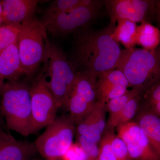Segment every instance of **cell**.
Segmentation results:
<instances>
[{
  "instance_id": "2e32d148",
  "label": "cell",
  "mask_w": 160,
  "mask_h": 160,
  "mask_svg": "<svg viewBox=\"0 0 160 160\" xmlns=\"http://www.w3.org/2000/svg\"><path fill=\"white\" fill-rule=\"evenodd\" d=\"M134 119V121L146 135L152 147L160 158V117L141 106Z\"/></svg>"
},
{
  "instance_id": "7402d4cb",
  "label": "cell",
  "mask_w": 160,
  "mask_h": 160,
  "mask_svg": "<svg viewBox=\"0 0 160 160\" xmlns=\"http://www.w3.org/2000/svg\"><path fill=\"white\" fill-rule=\"evenodd\" d=\"M141 106L160 117V80L142 94Z\"/></svg>"
},
{
  "instance_id": "ba28073f",
  "label": "cell",
  "mask_w": 160,
  "mask_h": 160,
  "mask_svg": "<svg viewBox=\"0 0 160 160\" xmlns=\"http://www.w3.org/2000/svg\"><path fill=\"white\" fill-rule=\"evenodd\" d=\"M103 5V1L84 0L82 5L56 16L43 25L54 36L85 29L96 18Z\"/></svg>"
},
{
  "instance_id": "f1b7e54d",
  "label": "cell",
  "mask_w": 160,
  "mask_h": 160,
  "mask_svg": "<svg viewBox=\"0 0 160 160\" xmlns=\"http://www.w3.org/2000/svg\"><path fill=\"white\" fill-rule=\"evenodd\" d=\"M156 13L160 25V1H157Z\"/></svg>"
},
{
  "instance_id": "4dcf8cb0",
  "label": "cell",
  "mask_w": 160,
  "mask_h": 160,
  "mask_svg": "<svg viewBox=\"0 0 160 160\" xmlns=\"http://www.w3.org/2000/svg\"><path fill=\"white\" fill-rule=\"evenodd\" d=\"M0 101H1V97H0ZM3 119H4V117L1 109V103H0V129L3 128Z\"/></svg>"
},
{
  "instance_id": "44dd1931",
  "label": "cell",
  "mask_w": 160,
  "mask_h": 160,
  "mask_svg": "<svg viewBox=\"0 0 160 160\" xmlns=\"http://www.w3.org/2000/svg\"><path fill=\"white\" fill-rule=\"evenodd\" d=\"M84 2V0H57L53 1L46 9L42 20L40 22L42 24L46 22L56 16L82 5Z\"/></svg>"
},
{
  "instance_id": "d6a6232c",
  "label": "cell",
  "mask_w": 160,
  "mask_h": 160,
  "mask_svg": "<svg viewBox=\"0 0 160 160\" xmlns=\"http://www.w3.org/2000/svg\"><path fill=\"white\" fill-rule=\"evenodd\" d=\"M29 160H42V159L40 158L36 157H34L30 159Z\"/></svg>"
},
{
  "instance_id": "1f68e13d",
  "label": "cell",
  "mask_w": 160,
  "mask_h": 160,
  "mask_svg": "<svg viewBox=\"0 0 160 160\" xmlns=\"http://www.w3.org/2000/svg\"><path fill=\"white\" fill-rule=\"evenodd\" d=\"M4 80L0 76V91H1V89H2L3 85H4Z\"/></svg>"
},
{
  "instance_id": "ffe728a7",
  "label": "cell",
  "mask_w": 160,
  "mask_h": 160,
  "mask_svg": "<svg viewBox=\"0 0 160 160\" xmlns=\"http://www.w3.org/2000/svg\"><path fill=\"white\" fill-rule=\"evenodd\" d=\"M142 94H138L129 100L124 108L113 117L109 118L106 123V129L114 130L118 125L132 121L140 109Z\"/></svg>"
},
{
  "instance_id": "e0dca14e",
  "label": "cell",
  "mask_w": 160,
  "mask_h": 160,
  "mask_svg": "<svg viewBox=\"0 0 160 160\" xmlns=\"http://www.w3.org/2000/svg\"><path fill=\"white\" fill-rule=\"evenodd\" d=\"M24 74L17 42L0 52V76L12 82L18 81Z\"/></svg>"
},
{
  "instance_id": "9a60e30c",
  "label": "cell",
  "mask_w": 160,
  "mask_h": 160,
  "mask_svg": "<svg viewBox=\"0 0 160 160\" xmlns=\"http://www.w3.org/2000/svg\"><path fill=\"white\" fill-rule=\"evenodd\" d=\"M4 24H18L34 18L38 1L36 0H3Z\"/></svg>"
},
{
  "instance_id": "8992f818",
  "label": "cell",
  "mask_w": 160,
  "mask_h": 160,
  "mask_svg": "<svg viewBox=\"0 0 160 160\" xmlns=\"http://www.w3.org/2000/svg\"><path fill=\"white\" fill-rule=\"evenodd\" d=\"M76 124L70 115H63L47 126L35 142L38 152L46 160L62 158L73 144Z\"/></svg>"
},
{
  "instance_id": "cb8c5ba5",
  "label": "cell",
  "mask_w": 160,
  "mask_h": 160,
  "mask_svg": "<svg viewBox=\"0 0 160 160\" xmlns=\"http://www.w3.org/2000/svg\"><path fill=\"white\" fill-rule=\"evenodd\" d=\"M138 94H142L137 89L128 90L125 94L109 100L106 103L107 111L109 112V118L113 117L117 115L124 108L125 106L132 98Z\"/></svg>"
},
{
  "instance_id": "9c48e42d",
  "label": "cell",
  "mask_w": 160,
  "mask_h": 160,
  "mask_svg": "<svg viewBox=\"0 0 160 160\" xmlns=\"http://www.w3.org/2000/svg\"><path fill=\"white\" fill-rule=\"evenodd\" d=\"M29 92L34 133L55 119L59 108L53 95L40 75L30 86Z\"/></svg>"
},
{
  "instance_id": "f546056e",
  "label": "cell",
  "mask_w": 160,
  "mask_h": 160,
  "mask_svg": "<svg viewBox=\"0 0 160 160\" xmlns=\"http://www.w3.org/2000/svg\"><path fill=\"white\" fill-rule=\"evenodd\" d=\"M4 24L2 5L0 1V26Z\"/></svg>"
},
{
  "instance_id": "277c9868",
  "label": "cell",
  "mask_w": 160,
  "mask_h": 160,
  "mask_svg": "<svg viewBox=\"0 0 160 160\" xmlns=\"http://www.w3.org/2000/svg\"><path fill=\"white\" fill-rule=\"evenodd\" d=\"M116 69L121 70L129 87L142 94L160 80V62L155 51L144 49H124Z\"/></svg>"
},
{
  "instance_id": "7c38bea8",
  "label": "cell",
  "mask_w": 160,
  "mask_h": 160,
  "mask_svg": "<svg viewBox=\"0 0 160 160\" xmlns=\"http://www.w3.org/2000/svg\"><path fill=\"white\" fill-rule=\"evenodd\" d=\"M106 103L98 101L86 118L76 126V132L99 145L106 126Z\"/></svg>"
},
{
  "instance_id": "52a82bcc",
  "label": "cell",
  "mask_w": 160,
  "mask_h": 160,
  "mask_svg": "<svg viewBox=\"0 0 160 160\" xmlns=\"http://www.w3.org/2000/svg\"><path fill=\"white\" fill-rule=\"evenodd\" d=\"M97 78L86 70L78 72L64 106L69 112L76 126L90 113L98 101Z\"/></svg>"
},
{
  "instance_id": "7a4b0ae2",
  "label": "cell",
  "mask_w": 160,
  "mask_h": 160,
  "mask_svg": "<svg viewBox=\"0 0 160 160\" xmlns=\"http://www.w3.org/2000/svg\"><path fill=\"white\" fill-rule=\"evenodd\" d=\"M29 88L18 80L4 83L0 91L1 109L7 127L25 137L33 133Z\"/></svg>"
},
{
  "instance_id": "3957f363",
  "label": "cell",
  "mask_w": 160,
  "mask_h": 160,
  "mask_svg": "<svg viewBox=\"0 0 160 160\" xmlns=\"http://www.w3.org/2000/svg\"><path fill=\"white\" fill-rule=\"evenodd\" d=\"M40 74L54 97L58 108L66 104L78 72L59 47L47 40Z\"/></svg>"
},
{
  "instance_id": "4fadbf2b",
  "label": "cell",
  "mask_w": 160,
  "mask_h": 160,
  "mask_svg": "<svg viewBox=\"0 0 160 160\" xmlns=\"http://www.w3.org/2000/svg\"><path fill=\"white\" fill-rule=\"evenodd\" d=\"M129 87V82L121 70L115 69L103 72L97 81L98 101L106 103L125 94Z\"/></svg>"
},
{
  "instance_id": "484cf974",
  "label": "cell",
  "mask_w": 160,
  "mask_h": 160,
  "mask_svg": "<svg viewBox=\"0 0 160 160\" xmlns=\"http://www.w3.org/2000/svg\"><path fill=\"white\" fill-rule=\"evenodd\" d=\"M98 146V160H118L112 149L109 130L105 129Z\"/></svg>"
},
{
  "instance_id": "5bb4252c",
  "label": "cell",
  "mask_w": 160,
  "mask_h": 160,
  "mask_svg": "<svg viewBox=\"0 0 160 160\" xmlns=\"http://www.w3.org/2000/svg\"><path fill=\"white\" fill-rule=\"evenodd\" d=\"M38 152L35 143L17 140L0 129V160H29Z\"/></svg>"
},
{
  "instance_id": "d4e9b609",
  "label": "cell",
  "mask_w": 160,
  "mask_h": 160,
  "mask_svg": "<svg viewBox=\"0 0 160 160\" xmlns=\"http://www.w3.org/2000/svg\"><path fill=\"white\" fill-rule=\"evenodd\" d=\"M109 130L110 132L112 149L118 160H132L129 156L126 143L117 134L115 133L114 130Z\"/></svg>"
},
{
  "instance_id": "5b68a950",
  "label": "cell",
  "mask_w": 160,
  "mask_h": 160,
  "mask_svg": "<svg viewBox=\"0 0 160 160\" xmlns=\"http://www.w3.org/2000/svg\"><path fill=\"white\" fill-rule=\"evenodd\" d=\"M47 32L42 23L34 17L21 24L18 45L25 74H34L42 63L48 40Z\"/></svg>"
},
{
  "instance_id": "d6986e66",
  "label": "cell",
  "mask_w": 160,
  "mask_h": 160,
  "mask_svg": "<svg viewBox=\"0 0 160 160\" xmlns=\"http://www.w3.org/2000/svg\"><path fill=\"white\" fill-rule=\"evenodd\" d=\"M117 23L112 34L113 39L123 45L125 49L134 48L136 45V23L126 20H119Z\"/></svg>"
},
{
  "instance_id": "6da1fadb",
  "label": "cell",
  "mask_w": 160,
  "mask_h": 160,
  "mask_svg": "<svg viewBox=\"0 0 160 160\" xmlns=\"http://www.w3.org/2000/svg\"><path fill=\"white\" fill-rule=\"evenodd\" d=\"M115 25L110 23L102 30L82 29L77 38V59L86 71L98 77L116 69L122 49L112 37Z\"/></svg>"
},
{
  "instance_id": "4316f807",
  "label": "cell",
  "mask_w": 160,
  "mask_h": 160,
  "mask_svg": "<svg viewBox=\"0 0 160 160\" xmlns=\"http://www.w3.org/2000/svg\"><path fill=\"white\" fill-rule=\"evenodd\" d=\"M76 138L77 142L84 149L87 156V160H98V145L90 142L80 135L77 134Z\"/></svg>"
},
{
  "instance_id": "83f0119b",
  "label": "cell",
  "mask_w": 160,
  "mask_h": 160,
  "mask_svg": "<svg viewBox=\"0 0 160 160\" xmlns=\"http://www.w3.org/2000/svg\"><path fill=\"white\" fill-rule=\"evenodd\" d=\"M62 158L63 160H87L86 152L78 142L72 145Z\"/></svg>"
},
{
  "instance_id": "30bf717a",
  "label": "cell",
  "mask_w": 160,
  "mask_h": 160,
  "mask_svg": "<svg viewBox=\"0 0 160 160\" xmlns=\"http://www.w3.org/2000/svg\"><path fill=\"white\" fill-rule=\"evenodd\" d=\"M110 22L116 25L119 20H129L134 23L148 22L156 11L157 1L148 0L103 1Z\"/></svg>"
},
{
  "instance_id": "603a6c76",
  "label": "cell",
  "mask_w": 160,
  "mask_h": 160,
  "mask_svg": "<svg viewBox=\"0 0 160 160\" xmlns=\"http://www.w3.org/2000/svg\"><path fill=\"white\" fill-rule=\"evenodd\" d=\"M21 24H4L0 26V52L18 42Z\"/></svg>"
},
{
  "instance_id": "8fae6325",
  "label": "cell",
  "mask_w": 160,
  "mask_h": 160,
  "mask_svg": "<svg viewBox=\"0 0 160 160\" xmlns=\"http://www.w3.org/2000/svg\"><path fill=\"white\" fill-rule=\"evenodd\" d=\"M117 135L126 143L132 160H160L149 139L134 121L116 127Z\"/></svg>"
},
{
  "instance_id": "ac0fdd59",
  "label": "cell",
  "mask_w": 160,
  "mask_h": 160,
  "mask_svg": "<svg viewBox=\"0 0 160 160\" xmlns=\"http://www.w3.org/2000/svg\"><path fill=\"white\" fill-rule=\"evenodd\" d=\"M160 42V30L148 22L137 26L136 32V45L143 49L155 51Z\"/></svg>"
}]
</instances>
